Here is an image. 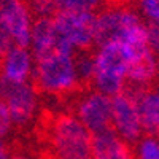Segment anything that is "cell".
Returning <instances> with one entry per match:
<instances>
[{
    "label": "cell",
    "instance_id": "3",
    "mask_svg": "<svg viewBox=\"0 0 159 159\" xmlns=\"http://www.w3.org/2000/svg\"><path fill=\"white\" fill-rule=\"evenodd\" d=\"M94 76L91 88L110 97L127 88V70L130 64V51L121 42L99 45L92 49Z\"/></svg>",
    "mask_w": 159,
    "mask_h": 159
},
{
    "label": "cell",
    "instance_id": "4",
    "mask_svg": "<svg viewBox=\"0 0 159 159\" xmlns=\"http://www.w3.org/2000/svg\"><path fill=\"white\" fill-rule=\"evenodd\" d=\"M0 99L7 105L15 129L25 130L37 123L42 108V94L32 81L7 83L0 80Z\"/></svg>",
    "mask_w": 159,
    "mask_h": 159
},
{
    "label": "cell",
    "instance_id": "21",
    "mask_svg": "<svg viewBox=\"0 0 159 159\" xmlns=\"http://www.w3.org/2000/svg\"><path fill=\"white\" fill-rule=\"evenodd\" d=\"M147 24V35L150 49L159 56V22H145Z\"/></svg>",
    "mask_w": 159,
    "mask_h": 159
},
{
    "label": "cell",
    "instance_id": "22",
    "mask_svg": "<svg viewBox=\"0 0 159 159\" xmlns=\"http://www.w3.org/2000/svg\"><path fill=\"white\" fill-rule=\"evenodd\" d=\"M7 159H38V157L27 151H8Z\"/></svg>",
    "mask_w": 159,
    "mask_h": 159
},
{
    "label": "cell",
    "instance_id": "13",
    "mask_svg": "<svg viewBox=\"0 0 159 159\" xmlns=\"http://www.w3.org/2000/svg\"><path fill=\"white\" fill-rule=\"evenodd\" d=\"M157 78V56L151 49L137 54L130 59L127 70V88L142 91L153 86Z\"/></svg>",
    "mask_w": 159,
    "mask_h": 159
},
{
    "label": "cell",
    "instance_id": "24",
    "mask_svg": "<svg viewBox=\"0 0 159 159\" xmlns=\"http://www.w3.org/2000/svg\"><path fill=\"white\" fill-rule=\"evenodd\" d=\"M132 0H107V3H119V5H129Z\"/></svg>",
    "mask_w": 159,
    "mask_h": 159
},
{
    "label": "cell",
    "instance_id": "8",
    "mask_svg": "<svg viewBox=\"0 0 159 159\" xmlns=\"http://www.w3.org/2000/svg\"><path fill=\"white\" fill-rule=\"evenodd\" d=\"M142 22L143 19L139 11L130 5L105 3L96 11V46L123 42L127 32Z\"/></svg>",
    "mask_w": 159,
    "mask_h": 159
},
{
    "label": "cell",
    "instance_id": "20",
    "mask_svg": "<svg viewBox=\"0 0 159 159\" xmlns=\"http://www.w3.org/2000/svg\"><path fill=\"white\" fill-rule=\"evenodd\" d=\"M13 130H15V127H13L10 111L7 108V105L3 103V100L0 99V139L7 140L11 135Z\"/></svg>",
    "mask_w": 159,
    "mask_h": 159
},
{
    "label": "cell",
    "instance_id": "16",
    "mask_svg": "<svg viewBox=\"0 0 159 159\" xmlns=\"http://www.w3.org/2000/svg\"><path fill=\"white\" fill-rule=\"evenodd\" d=\"M134 157L135 159H159V139L143 135L134 143Z\"/></svg>",
    "mask_w": 159,
    "mask_h": 159
},
{
    "label": "cell",
    "instance_id": "19",
    "mask_svg": "<svg viewBox=\"0 0 159 159\" xmlns=\"http://www.w3.org/2000/svg\"><path fill=\"white\" fill-rule=\"evenodd\" d=\"M137 11L148 22H159V0H135Z\"/></svg>",
    "mask_w": 159,
    "mask_h": 159
},
{
    "label": "cell",
    "instance_id": "26",
    "mask_svg": "<svg viewBox=\"0 0 159 159\" xmlns=\"http://www.w3.org/2000/svg\"><path fill=\"white\" fill-rule=\"evenodd\" d=\"M7 154H8V153H5V154H0V159H7Z\"/></svg>",
    "mask_w": 159,
    "mask_h": 159
},
{
    "label": "cell",
    "instance_id": "12",
    "mask_svg": "<svg viewBox=\"0 0 159 159\" xmlns=\"http://www.w3.org/2000/svg\"><path fill=\"white\" fill-rule=\"evenodd\" d=\"M91 159H135L134 145L123 140L113 129L92 134Z\"/></svg>",
    "mask_w": 159,
    "mask_h": 159
},
{
    "label": "cell",
    "instance_id": "15",
    "mask_svg": "<svg viewBox=\"0 0 159 159\" xmlns=\"http://www.w3.org/2000/svg\"><path fill=\"white\" fill-rule=\"evenodd\" d=\"M75 67L76 75L83 88H91V81L94 76V59L92 51H83L75 54Z\"/></svg>",
    "mask_w": 159,
    "mask_h": 159
},
{
    "label": "cell",
    "instance_id": "10",
    "mask_svg": "<svg viewBox=\"0 0 159 159\" xmlns=\"http://www.w3.org/2000/svg\"><path fill=\"white\" fill-rule=\"evenodd\" d=\"M35 57L25 46H11L0 54V80L7 83H29L34 78Z\"/></svg>",
    "mask_w": 159,
    "mask_h": 159
},
{
    "label": "cell",
    "instance_id": "5",
    "mask_svg": "<svg viewBox=\"0 0 159 159\" xmlns=\"http://www.w3.org/2000/svg\"><path fill=\"white\" fill-rule=\"evenodd\" d=\"M34 21L27 0H0V54L11 46L29 48Z\"/></svg>",
    "mask_w": 159,
    "mask_h": 159
},
{
    "label": "cell",
    "instance_id": "23",
    "mask_svg": "<svg viewBox=\"0 0 159 159\" xmlns=\"http://www.w3.org/2000/svg\"><path fill=\"white\" fill-rule=\"evenodd\" d=\"M8 151H10V147H8L7 140L0 139V154H5V153H8Z\"/></svg>",
    "mask_w": 159,
    "mask_h": 159
},
{
    "label": "cell",
    "instance_id": "14",
    "mask_svg": "<svg viewBox=\"0 0 159 159\" xmlns=\"http://www.w3.org/2000/svg\"><path fill=\"white\" fill-rule=\"evenodd\" d=\"M134 94L139 103L143 135L159 139V86H150L142 91H134Z\"/></svg>",
    "mask_w": 159,
    "mask_h": 159
},
{
    "label": "cell",
    "instance_id": "1",
    "mask_svg": "<svg viewBox=\"0 0 159 159\" xmlns=\"http://www.w3.org/2000/svg\"><path fill=\"white\" fill-rule=\"evenodd\" d=\"M48 159H91L92 134L72 111L52 113L43 129Z\"/></svg>",
    "mask_w": 159,
    "mask_h": 159
},
{
    "label": "cell",
    "instance_id": "9",
    "mask_svg": "<svg viewBox=\"0 0 159 159\" xmlns=\"http://www.w3.org/2000/svg\"><path fill=\"white\" fill-rule=\"evenodd\" d=\"M111 129L130 145L143 137L139 103L134 91L126 88L123 92L111 97Z\"/></svg>",
    "mask_w": 159,
    "mask_h": 159
},
{
    "label": "cell",
    "instance_id": "6",
    "mask_svg": "<svg viewBox=\"0 0 159 159\" xmlns=\"http://www.w3.org/2000/svg\"><path fill=\"white\" fill-rule=\"evenodd\" d=\"M80 123L91 134L111 129V97L96 91L94 88H83L70 99V110Z\"/></svg>",
    "mask_w": 159,
    "mask_h": 159
},
{
    "label": "cell",
    "instance_id": "2",
    "mask_svg": "<svg viewBox=\"0 0 159 159\" xmlns=\"http://www.w3.org/2000/svg\"><path fill=\"white\" fill-rule=\"evenodd\" d=\"M75 54L76 52L54 51L35 59L32 83L40 94L57 100H70L83 89L76 75Z\"/></svg>",
    "mask_w": 159,
    "mask_h": 159
},
{
    "label": "cell",
    "instance_id": "7",
    "mask_svg": "<svg viewBox=\"0 0 159 159\" xmlns=\"http://www.w3.org/2000/svg\"><path fill=\"white\" fill-rule=\"evenodd\" d=\"M62 42L73 52L96 48V13L94 11H59L52 18Z\"/></svg>",
    "mask_w": 159,
    "mask_h": 159
},
{
    "label": "cell",
    "instance_id": "18",
    "mask_svg": "<svg viewBox=\"0 0 159 159\" xmlns=\"http://www.w3.org/2000/svg\"><path fill=\"white\" fill-rule=\"evenodd\" d=\"M30 11L35 19L38 18H54L59 13L57 0H27Z\"/></svg>",
    "mask_w": 159,
    "mask_h": 159
},
{
    "label": "cell",
    "instance_id": "25",
    "mask_svg": "<svg viewBox=\"0 0 159 159\" xmlns=\"http://www.w3.org/2000/svg\"><path fill=\"white\" fill-rule=\"evenodd\" d=\"M157 80H159V56H157Z\"/></svg>",
    "mask_w": 159,
    "mask_h": 159
},
{
    "label": "cell",
    "instance_id": "11",
    "mask_svg": "<svg viewBox=\"0 0 159 159\" xmlns=\"http://www.w3.org/2000/svg\"><path fill=\"white\" fill-rule=\"evenodd\" d=\"M29 49L35 59L43 57L46 54H51L54 51H67L73 52L67 45L62 42L61 35L57 34V29L52 18H38L34 21L32 32H30V42Z\"/></svg>",
    "mask_w": 159,
    "mask_h": 159
},
{
    "label": "cell",
    "instance_id": "17",
    "mask_svg": "<svg viewBox=\"0 0 159 159\" xmlns=\"http://www.w3.org/2000/svg\"><path fill=\"white\" fill-rule=\"evenodd\" d=\"M107 0H57L59 11H99Z\"/></svg>",
    "mask_w": 159,
    "mask_h": 159
}]
</instances>
